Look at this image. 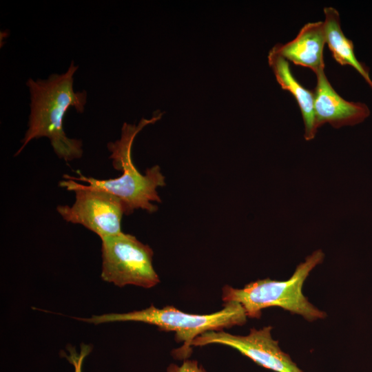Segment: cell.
<instances>
[{
  "label": "cell",
  "instance_id": "1",
  "mask_svg": "<svg viewBox=\"0 0 372 372\" xmlns=\"http://www.w3.org/2000/svg\"><path fill=\"white\" fill-rule=\"evenodd\" d=\"M78 68L72 61L64 73L50 74L46 79L30 78L27 81L30 94L28 128L15 156L32 139L47 137L59 158L68 162L82 156L81 141L68 137L63 123L70 107L81 114L85 110L87 92H75L73 88V76Z\"/></svg>",
  "mask_w": 372,
  "mask_h": 372
},
{
  "label": "cell",
  "instance_id": "2",
  "mask_svg": "<svg viewBox=\"0 0 372 372\" xmlns=\"http://www.w3.org/2000/svg\"><path fill=\"white\" fill-rule=\"evenodd\" d=\"M163 114V112L156 111L151 118H143L138 125L124 123L121 138L107 143L113 167L123 172L119 177L101 180L79 174V177L65 174L64 179L85 182L91 187L103 189L116 196L123 203L126 215L133 213L137 209L149 213L156 211L158 207L151 202H161L156 189L165 185V177L158 165L147 169L145 174H141L133 163L132 147L137 134L146 125L160 120Z\"/></svg>",
  "mask_w": 372,
  "mask_h": 372
},
{
  "label": "cell",
  "instance_id": "3",
  "mask_svg": "<svg viewBox=\"0 0 372 372\" xmlns=\"http://www.w3.org/2000/svg\"><path fill=\"white\" fill-rule=\"evenodd\" d=\"M247 318L240 304L229 302L225 303L221 310L210 314H192L172 306L159 309L152 304L139 311L106 313L79 320L94 324L112 322H141L156 326L161 331H174L176 340L183 342L180 348L174 351V356L178 359H187L192 353V342L197 337L208 331H222L235 325H242L246 322Z\"/></svg>",
  "mask_w": 372,
  "mask_h": 372
},
{
  "label": "cell",
  "instance_id": "4",
  "mask_svg": "<svg viewBox=\"0 0 372 372\" xmlns=\"http://www.w3.org/2000/svg\"><path fill=\"white\" fill-rule=\"evenodd\" d=\"M324 258L321 250L315 251L298 265L292 276L285 281L267 278L250 282L242 289L225 286L222 299L225 303L240 304L247 316L253 318H259L262 309L271 307H279L309 321L324 318L325 313L311 304L302 293L306 278Z\"/></svg>",
  "mask_w": 372,
  "mask_h": 372
},
{
  "label": "cell",
  "instance_id": "5",
  "mask_svg": "<svg viewBox=\"0 0 372 372\" xmlns=\"http://www.w3.org/2000/svg\"><path fill=\"white\" fill-rule=\"evenodd\" d=\"M101 278L118 287L151 288L159 282L153 251L131 234L121 232L101 238Z\"/></svg>",
  "mask_w": 372,
  "mask_h": 372
},
{
  "label": "cell",
  "instance_id": "6",
  "mask_svg": "<svg viewBox=\"0 0 372 372\" xmlns=\"http://www.w3.org/2000/svg\"><path fill=\"white\" fill-rule=\"evenodd\" d=\"M61 187L75 193L72 205H59L56 210L68 223L80 224L96 234L101 239L121 231L122 216L125 214L121 200L116 196L76 180L65 179Z\"/></svg>",
  "mask_w": 372,
  "mask_h": 372
},
{
  "label": "cell",
  "instance_id": "7",
  "mask_svg": "<svg viewBox=\"0 0 372 372\" xmlns=\"http://www.w3.org/2000/svg\"><path fill=\"white\" fill-rule=\"evenodd\" d=\"M270 326L260 329H251L247 335H233L222 331L203 333L192 342V347L211 344H223L233 348L256 364L276 372H303L290 356L282 351L278 342L271 334Z\"/></svg>",
  "mask_w": 372,
  "mask_h": 372
},
{
  "label": "cell",
  "instance_id": "8",
  "mask_svg": "<svg viewBox=\"0 0 372 372\" xmlns=\"http://www.w3.org/2000/svg\"><path fill=\"white\" fill-rule=\"evenodd\" d=\"M316 75L314 111L318 129L326 123L335 128L355 125L370 115L365 103L346 101L337 93L325 74L324 68L320 69Z\"/></svg>",
  "mask_w": 372,
  "mask_h": 372
},
{
  "label": "cell",
  "instance_id": "9",
  "mask_svg": "<svg viewBox=\"0 0 372 372\" xmlns=\"http://www.w3.org/2000/svg\"><path fill=\"white\" fill-rule=\"evenodd\" d=\"M326 43L324 22H309L304 25L297 36L285 44L272 48L295 65L307 67L315 74L324 68L323 50Z\"/></svg>",
  "mask_w": 372,
  "mask_h": 372
},
{
  "label": "cell",
  "instance_id": "10",
  "mask_svg": "<svg viewBox=\"0 0 372 372\" xmlns=\"http://www.w3.org/2000/svg\"><path fill=\"white\" fill-rule=\"evenodd\" d=\"M268 63L279 85L293 96L299 105L304 125V139L307 141L313 140L318 131L314 111V92L304 88L298 81L291 71L289 61L273 48L269 52Z\"/></svg>",
  "mask_w": 372,
  "mask_h": 372
},
{
  "label": "cell",
  "instance_id": "11",
  "mask_svg": "<svg viewBox=\"0 0 372 372\" xmlns=\"http://www.w3.org/2000/svg\"><path fill=\"white\" fill-rule=\"evenodd\" d=\"M323 11L326 43L333 59L341 65H349L354 68L372 88L369 70L357 59L353 41L343 33L338 11L333 7H325Z\"/></svg>",
  "mask_w": 372,
  "mask_h": 372
},
{
  "label": "cell",
  "instance_id": "12",
  "mask_svg": "<svg viewBox=\"0 0 372 372\" xmlns=\"http://www.w3.org/2000/svg\"><path fill=\"white\" fill-rule=\"evenodd\" d=\"M167 372H207L196 360H184L181 365L171 364L169 365Z\"/></svg>",
  "mask_w": 372,
  "mask_h": 372
},
{
  "label": "cell",
  "instance_id": "13",
  "mask_svg": "<svg viewBox=\"0 0 372 372\" xmlns=\"http://www.w3.org/2000/svg\"><path fill=\"white\" fill-rule=\"evenodd\" d=\"M91 348L88 345H83L81 347V353L77 355L74 351H70V355H65L68 360L74 365L75 368L74 372H82V364L84 358L89 354Z\"/></svg>",
  "mask_w": 372,
  "mask_h": 372
}]
</instances>
